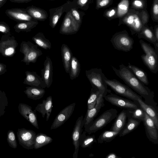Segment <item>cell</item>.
I'll return each mask as SVG.
<instances>
[{
	"mask_svg": "<svg viewBox=\"0 0 158 158\" xmlns=\"http://www.w3.org/2000/svg\"><path fill=\"white\" fill-rule=\"evenodd\" d=\"M26 77L23 83L31 86L45 88L46 84L42 77L35 72L27 71L25 72Z\"/></svg>",
	"mask_w": 158,
	"mask_h": 158,
	"instance_id": "obj_21",
	"label": "cell"
},
{
	"mask_svg": "<svg viewBox=\"0 0 158 158\" xmlns=\"http://www.w3.org/2000/svg\"><path fill=\"white\" fill-rule=\"evenodd\" d=\"M8 105V99L6 93L4 91L0 90V118L5 113V109Z\"/></svg>",
	"mask_w": 158,
	"mask_h": 158,
	"instance_id": "obj_41",
	"label": "cell"
},
{
	"mask_svg": "<svg viewBox=\"0 0 158 158\" xmlns=\"http://www.w3.org/2000/svg\"><path fill=\"white\" fill-rule=\"evenodd\" d=\"M7 71L6 65L0 62V75L4 74Z\"/></svg>",
	"mask_w": 158,
	"mask_h": 158,
	"instance_id": "obj_50",
	"label": "cell"
},
{
	"mask_svg": "<svg viewBox=\"0 0 158 158\" xmlns=\"http://www.w3.org/2000/svg\"><path fill=\"white\" fill-rule=\"evenodd\" d=\"M106 158H120L114 153L111 152L108 154L106 157Z\"/></svg>",
	"mask_w": 158,
	"mask_h": 158,
	"instance_id": "obj_52",
	"label": "cell"
},
{
	"mask_svg": "<svg viewBox=\"0 0 158 158\" xmlns=\"http://www.w3.org/2000/svg\"><path fill=\"white\" fill-rule=\"evenodd\" d=\"M18 44L13 35L3 34L0 40V53L5 57H12Z\"/></svg>",
	"mask_w": 158,
	"mask_h": 158,
	"instance_id": "obj_9",
	"label": "cell"
},
{
	"mask_svg": "<svg viewBox=\"0 0 158 158\" xmlns=\"http://www.w3.org/2000/svg\"><path fill=\"white\" fill-rule=\"evenodd\" d=\"M101 93H102L103 94L104 97V94L102 91L92 87L90 91V95L87 100V106L96 103L97 99Z\"/></svg>",
	"mask_w": 158,
	"mask_h": 158,
	"instance_id": "obj_42",
	"label": "cell"
},
{
	"mask_svg": "<svg viewBox=\"0 0 158 158\" xmlns=\"http://www.w3.org/2000/svg\"><path fill=\"white\" fill-rule=\"evenodd\" d=\"M24 92L29 98L37 100L42 98L44 95L45 91L44 88L28 86L26 87Z\"/></svg>",
	"mask_w": 158,
	"mask_h": 158,
	"instance_id": "obj_29",
	"label": "cell"
},
{
	"mask_svg": "<svg viewBox=\"0 0 158 158\" xmlns=\"http://www.w3.org/2000/svg\"><path fill=\"white\" fill-rule=\"evenodd\" d=\"M32 39L38 46L43 49L48 50L51 48V43L45 37L43 32L37 33L32 37Z\"/></svg>",
	"mask_w": 158,
	"mask_h": 158,
	"instance_id": "obj_32",
	"label": "cell"
},
{
	"mask_svg": "<svg viewBox=\"0 0 158 158\" xmlns=\"http://www.w3.org/2000/svg\"><path fill=\"white\" fill-rule=\"evenodd\" d=\"M0 32L5 35H11L10 27L7 24L3 21H0Z\"/></svg>",
	"mask_w": 158,
	"mask_h": 158,
	"instance_id": "obj_49",
	"label": "cell"
},
{
	"mask_svg": "<svg viewBox=\"0 0 158 158\" xmlns=\"http://www.w3.org/2000/svg\"><path fill=\"white\" fill-rule=\"evenodd\" d=\"M146 136L148 139L153 143H158V129L153 120L145 113L143 121Z\"/></svg>",
	"mask_w": 158,
	"mask_h": 158,
	"instance_id": "obj_17",
	"label": "cell"
},
{
	"mask_svg": "<svg viewBox=\"0 0 158 158\" xmlns=\"http://www.w3.org/2000/svg\"><path fill=\"white\" fill-rule=\"evenodd\" d=\"M114 48L118 51L128 52L133 49L134 41L124 30L115 33L110 40Z\"/></svg>",
	"mask_w": 158,
	"mask_h": 158,
	"instance_id": "obj_7",
	"label": "cell"
},
{
	"mask_svg": "<svg viewBox=\"0 0 158 158\" xmlns=\"http://www.w3.org/2000/svg\"><path fill=\"white\" fill-rule=\"evenodd\" d=\"M147 0H132L131 2V9L140 11L146 10Z\"/></svg>",
	"mask_w": 158,
	"mask_h": 158,
	"instance_id": "obj_40",
	"label": "cell"
},
{
	"mask_svg": "<svg viewBox=\"0 0 158 158\" xmlns=\"http://www.w3.org/2000/svg\"><path fill=\"white\" fill-rule=\"evenodd\" d=\"M61 53L63 66L66 72L69 73L70 64L73 55L69 48L65 44H63L61 48Z\"/></svg>",
	"mask_w": 158,
	"mask_h": 158,
	"instance_id": "obj_27",
	"label": "cell"
},
{
	"mask_svg": "<svg viewBox=\"0 0 158 158\" xmlns=\"http://www.w3.org/2000/svg\"><path fill=\"white\" fill-rule=\"evenodd\" d=\"M137 102L140 107L153 120L156 128L158 130V115L155 108L152 106L145 103L142 100V98H139Z\"/></svg>",
	"mask_w": 158,
	"mask_h": 158,
	"instance_id": "obj_26",
	"label": "cell"
},
{
	"mask_svg": "<svg viewBox=\"0 0 158 158\" xmlns=\"http://www.w3.org/2000/svg\"><path fill=\"white\" fill-rule=\"evenodd\" d=\"M44 65V68L41 70L42 78L46 87L49 88L53 81V65L51 60L48 56H46Z\"/></svg>",
	"mask_w": 158,
	"mask_h": 158,
	"instance_id": "obj_20",
	"label": "cell"
},
{
	"mask_svg": "<svg viewBox=\"0 0 158 158\" xmlns=\"http://www.w3.org/2000/svg\"><path fill=\"white\" fill-rule=\"evenodd\" d=\"M91 0H73L74 5L78 9L87 10L89 8Z\"/></svg>",
	"mask_w": 158,
	"mask_h": 158,
	"instance_id": "obj_43",
	"label": "cell"
},
{
	"mask_svg": "<svg viewBox=\"0 0 158 158\" xmlns=\"http://www.w3.org/2000/svg\"><path fill=\"white\" fill-rule=\"evenodd\" d=\"M85 75L92 87L97 89L104 94V96L111 92L107 88L104 80V74L100 68H94L85 71Z\"/></svg>",
	"mask_w": 158,
	"mask_h": 158,
	"instance_id": "obj_5",
	"label": "cell"
},
{
	"mask_svg": "<svg viewBox=\"0 0 158 158\" xmlns=\"http://www.w3.org/2000/svg\"><path fill=\"white\" fill-rule=\"evenodd\" d=\"M120 132L111 130L105 131L98 137L97 139L98 142L99 143L110 142L119 135Z\"/></svg>",
	"mask_w": 158,
	"mask_h": 158,
	"instance_id": "obj_35",
	"label": "cell"
},
{
	"mask_svg": "<svg viewBox=\"0 0 158 158\" xmlns=\"http://www.w3.org/2000/svg\"><path fill=\"white\" fill-rule=\"evenodd\" d=\"M52 97L51 96L48 97L44 100L42 103L38 104L35 108V110L42 114L44 118L46 114V121H48L50 117L53 108Z\"/></svg>",
	"mask_w": 158,
	"mask_h": 158,
	"instance_id": "obj_23",
	"label": "cell"
},
{
	"mask_svg": "<svg viewBox=\"0 0 158 158\" xmlns=\"http://www.w3.org/2000/svg\"><path fill=\"white\" fill-rule=\"evenodd\" d=\"M7 140L9 146L11 148L15 149L17 147L15 135L14 131L9 130L7 133Z\"/></svg>",
	"mask_w": 158,
	"mask_h": 158,
	"instance_id": "obj_44",
	"label": "cell"
},
{
	"mask_svg": "<svg viewBox=\"0 0 158 158\" xmlns=\"http://www.w3.org/2000/svg\"><path fill=\"white\" fill-rule=\"evenodd\" d=\"M33 0H10L12 2L17 3H28Z\"/></svg>",
	"mask_w": 158,
	"mask_h": 158,
	"instance_id": "obj_51",
	"label": "cell"
},
{
	"mask_svg": "<svg viewBox=\"0 0 158 158\" xmlns=\"http://www.w3.org/2000/svg\"><path fill=\"white\" fill-rule=\"evenodd\" d=\"M75 105L76 103H73L62 109L55 117L50 129H56L63 124L73 114Z\"/></svg>",
	"mask_w": 158,
	"mask_h": 158,
	"instance_id": "obj_14",
	"label": "cell"
},
{
	"mask_svg": "<svg viewBox=\"0 0 158 158\" xmlns=\"http://www.w3.org/2000/svg\"><path fill=\"white\" fill-rule=\"evenodd\" d=\"M19 52L23 54V57L21 62L25 63L26 65L30 63H34L39 57L43 54L41 51L30 41H22L20 44Z\"/></svg>",
	"mask_w": 158,
	"mask_h": 158,
	"instance_id": "obj_8",
	"label": "cell"
},
{
	"mask_svg": "<svg viewBox=\"0 0 158 158\" xmlns=\"http://www.w3.org/2000/svg\"><path fill=\"white\" fill-rule=\"evenodd\" d=\"M121 24L127 26L132 35L139 33L143 26L140 18L139 11L131 8L124 16L119 19L118 26Z\"/></svg>",
	"mask_w": 158,
	"mask_h": 158,
	"instance_id": "obj_4",
	"label": "cell"
},
{
	"mask_svg": "<svg viewBox=\"0 0 158 158\" xmlns=\"http://www.w3.org/2000/svg\"><path fill=\"white\" fill-rule=\"evenodd\" d=\"M137 35L138 38H143L153 44L155 50L158 52V41L156 39L152 27H149L147 24L143 25Z\"/></svg>",
	"mask_w": 158,
	"mask_h": 158,
	"instance_id": "obj_22",
	"label": "cell"
},
{
	"mask_svg": "<svg viewBox=\"0 0 158 158\" xmlns=\"http://www.w3.org/2000/svg\"><path fill=\"white\" fill-rule=\"evenodd\" d=\"M128 115V110L124 109L116 117V118L110 130L121 131L125 126Z\"/></svg>",
	"mask_w": 158,
	"mask_h": 158,
	"instance_id": "obj_25",
	"label": "cell"
},
{
	"mask_svg": "<svg viewBox=\"0 0 158 158\" xmlns=\"http://www.w3.org/2000/svg\"><path fill=\"white\" fill-rule=\"evenodd\" d=\"M139 15L143 25H147L149 19V15L147 10L139 11Z\"/></svg>",
	"mask_w": 158,
	"mask_h": 158,
	"instance_id": "obj_48",
	"label": "cell"
},
{
	"mask_svg": "<svg viewBox=\"0 0 158 158\" xmlns=\"http://www.w3.org/2000/svg\"><path fill=\"white\" fill-rule=\"evenodd\" d=\"M111 67L116 75L127 85L144 98L145 103L153 106H156L153 92L139 81L127 66L122 64L119 65V69Z\"/></svg>",
	"mask_w": 158,
	"mask_h": 158,
	"instance_id": "obj_1",
	"label": "cell"
},
{
	"mask_svg": "<svg viewBox=\"0 0 158 158\" xmlns=\"http://www.w3.org/2000/svg\"><path fill=\"white\" fill-rule=\"evenodd\" d=\"M104 79L107 85L118 95L135 102H137L139 98H142L128 86L122 84L116 79H108L105 76Z\"/></svg>",
	"mask_w": 158,
	"mask_h": 158,
	"instance_id": "obj_6",
	"label": "cell"
},
{
	"mask_svg": "<svg viewBox=\"0 0 158 158\" xmlns=\"http://www.w3.org/2000/svg\"><path fill=\"white\" fill-rule=\"evenodd\" d=\"M129 4V0H120L117 7V18L120 19L127 13Z\"/></svg>",
	"mask_w": 158,
	"mask_h": 158,
	"instance_id": "obj_37",
	"label": "cell"
},
{
	"mask_svg": "<svg viewBox=\"0 0 158 158\" xmlns=\"http://www.w3.org/2000/svg\"><path fill=\"white\" fill-rule=\"evenodd\" d=\"M154 33L156 40L158 41V25H155L153 30Z\"/></svg>",
	"mask_w": 158,
	"mask_h": 158,
	"instance_id": "obj_53",
	"label": "cell"
},
{
	"mask_svg": "<svg viewBox=\"0 0 158 158\" xmlns=\"http://www.w3.org/2000/svg\"><path fill=\"white\" fill-rule=\"evenodd\" d=\"M72 5V2L67 1L59 7L49 9V25L52 28L56 27L62 14L69 11Z\"/></svg>",
	"mask_w": 158,
	"mask_h": 158,
	"instance_id": "obj_13",
	"label": "cell"
},
{
	"mask_svg": "<svg viewBox=\"0 0 158 158\" xmlns=\"http://www.w3.org/2000/svg\"><path fill=\"white\" fill-rule=\"evenodd\" d=\"M127 67L131 71L136 77L145 85L149 84L148 75L146 72L141 68L128 63Z\"/></svg>",
	"mask_w": 158,
	"mask_h": 158,
	"instance_id": "obj_31",
	"label": "cell"
},
{
	"mask_svg": "<svg viewBox=\"0 0 158 158\" xmlns=\"http://www.w3.org/2000/svg\"><path fill=\"white\" fill-rule=\"evenodd\" d=\"M38 21H27L18 22L14 27L15 31L18 33L20 32H30L38 24Z\"/></svg>",
	"mask_w": 158,
	"mask_h": 158,
	"instance_id": "obj_30",
	"label": "cell"
},
{
	"mask_svg": "<svg viewBox=\"0 0 158 158\" xmlns=\"http://www.w3.org/2000/svg\"><path fill=\"white\" fill-rule=\"evenodd\" d=\"M81 66L77 59L74 56H72L71 60L69 72L70 79L73 80L77 77L80 73Z\"/></svg>",
	"mask_w": 158,
	"mask_h": 158,
	"instance_id": "obj_34",
	"label": "cell"
},
{
	"mask_svg": "<svg viewBox=\"0 0 158 158\" xmlns=\"http://www.w3.org/2000/svg\"><path fill=\"white\" fill-rule=\"evenodd\" d=\"M117 113V110L115 109L111 108L105 111L96 119L84 126L85 131L89 135L96 132L115 118Z\"/></svg>",
	"mask_w": 158,
	"mask_h": 158,
	"instance_id": "obj_3",
	"label": "cell"
},
{
	"mask_svg": "<svg viewBox=\"0 0 158 158\" xmlns=\"http://www.w3.org/2000/svg\"><path fill=\"white\" fill-rule=\"evenodd\" d=\"M7 0H0V8L6 3Z\"/></svg>",
	"mask_w": 158,
	"mask_h": 158,
	"instance_id": "obj_54",
	"label": "cell"
},
{
	"mask_svg": "<svg viewBox=\"0 0 158 158\" xmlns=\"http://www.w3.org/2000/svg\"><path fill=\"white\" fill-rule=\"evenodd\" d=\"M152 20L158 22V0H153L151 10Z\"/></svg>",
	"mask_w": 158,
	"mask_h": 158,
	"instance_id": "obj_46",
	"label": "cell"
},
{
	"mask_svg": "<svg viewBox=\"0 0 158 158\" xmlns=\"http://www.w3.org/2000/svg\"><path fill=\"white\" fill-rule=\"evenodd\" d=\"M104 98L111 104L127 110H132L140 107L137 102L110 93Z\"/></svg>",
	"mask_w": 158,
	"mask_h": 158,
	"instance_id": "obj_10",
	"label": "cell"
},
{
	"mask_svg": "<svg viewBox=\"0 0 158 158\" xmlns=\"http://www.w3.org/2000/svg\"><path fill=\"white\" fill-rule=\"evenodd\" d=\"M113 2V0H96V9L98 10L107 7L111 5Z\"/></svg>",
	"mask_w": 158,
	"mask_h": 158,
	"instance_id": "obj_47",
	"label": "cell"
},
{
	"mask_svg": "<svg viewBox=\"0 0 158 158\" xmlns=\"http://www.w3.org/2000/svg\"><path fill=\"white\" fill-rule=\"evenodd\" d=\"M85 131L81 133L79 141V145L82 148H85L90 147L94 143L97 142L95 135H86Z\"/></svg>",
	"mask_w": 158,
	"mask_h": 158,
	"instance_id": "obj_36",
	"label": "cell"
},
{
	"mask_svg": "<svg viewBox=\"0 0 158 158\" xmlns=\"http://www.w3.org/2000/svg\"><path fill=\"white\" fill-rule=\"evenodd\" d=\"M25 9L32 18L38 21H44L48 17L47 12L40 7L32 5Z\"/></svg>",
	"mask_w": 158,
	"mask_h": 158,
	"instance_id": "obj_24",
	"label": "cell"
},
{
	"mask_svg": "<svg viewBox=\"0 0 158 158\" xmlns=\"http://www.w3.org/2000/svg\"><path fill=\"white\" fill-rule=\"evenodd\" d=\"M17 134L19 143L22 147L27 149L34 148L36 135L34 131L25 128H19Z\"/></svg>",
	"mask_w": 158,
	"mask_h": 158,
	"instance_id": "obj_12",
	"label": "cell"
},
{
	"mask_svg": "<svg viewBox=\"0 0 158 158\" xmlns=\"http://www.w3.org/2000/svg\"><path fill=\"white\" fill-rule=\"evenodd\" d=\"M20 114L31 125L37 129H39L36 114L31 107L24 103H20L18 106Z\"/></svg>",
	"mask_w": 158,
	"mask_h": 158,
	"instance_id": "obj_18",
	"label": "cell"
},
{
	"mask_svg": "<svg viewBox=\"0 0 158 158\" xmlns=\"http://www.w3.org/2000/svg\"><path fill=\"white\" fill-rule=\"evenodd\" d=\"M46 0L54 1V0Z\"/></svg>",
	"mask_w": 158,
	"mask_h": 158,
	"instance_id": "obj_55",
	"label": "cell"
},
{
	"mask_svg": "<svg viewBox=\"0 0 158 158\" xmlns=\"http://www.w3.org/2000/svg\"><path fill=\"white\" fill-rule=\"evenodd\" d=\"M52 141L51 137L44 133L38 134L35 137L34 148L36 149L42 148L51 143Z\"/></svg>",
	"mask_w": 158,
	"mask_h": 158,
	"instance_id": "obj_33",
	"label": "cell"
},
{
	"mask_svg": "<svg viewBox=\"0 0 158 158\" xmlns=\"http://www.w3.org/2000/svg\"><path fill=\"white\" fill-rule=\"evenodd\" d=\"M83 117L82 115L79 116L76 121L72 134L73 144L74 147V151L73 154V158H77L80 146L79 141L82 132V128L84 126Z\"/></svg>",
	"mask_w": 158,
	"mask_h": 158,
	"instance_id": "obj_15",
	"label": "cell"
},
{
	"mask_svg": "<svg viewBox=\"0 0 158 158\" xmlns=\"http://www.w3.org/2000/svg\"><path fill=\"white\" fill-rule=\"evenodd\" d=\"M81 26L75 21L70 10L66 13L60 26V34L70 35L76 34L79 30Z\"/></svg>",
	"mask_w": 158,
	"mask_h": 158,
	"instance_id": "obj_11",
	"label": "cell"
},
{
	"mask_svg": "<svg viewBox=\"0 0 158 158\" xmlns=\"http://www.w3.org/2000/svg\"><path fill=\"white\" fill-rule=\"evenodd\" d=\"M139 43L144 52L141 56L143 62L152 73H156L158 71V52L143 40H140Z\"/></svg>",
	"mask_w": 158,
	"mask_h": 158,
	"instance_id": "obj_2",
	"label": "cell"
},
{
	"mask_svg": "<svg viewBox=\"0 0 158 158\" xmlns=\"http://www.w3.org/2000/svg\"><path fill=\"white\" fill-rule=\"evenodd\" d=\"M5 13L9 18L17 22L36 20L27 12L25 8L8 9L5 11Z\"/></svg>",
	"mask_w": 158,
	"mask_h": 158,
	"instance_id": "obj_16",
	"label": "cell"
},
{
	"mask_svg": "<svg viewBox=\"0 0 158 158\" xmlns=\"http://www.w3.org/2000/svg\"><path fill=\"white\" fill-rule=\"evenodd\" d=\"M74 5L72 2V5L69 10L70 11L75 21L79 24L81 26L83 17L85 15V13L83 11L79 10Z\"/></svg>",
	"mask_w": 158,
	"mask_h": 158,
	"instance_id": "obj_38",
	"label": "cell"
},
{
	"mask_svg": "<svg viewBox=\"0 0 158 158\" xmlns=\"http://www.w3.org/2000/svg\"><path fill=\"white\" fill-rule=\"evenodd\" d=\"M104 95L102 93H101L97 99L94 107L91 109L87 110L85 117L83 118L84 126L88 124L94 120L101 108L104 106Z\"/></svg>",
	"mask_w": 158,
	"mask_h": 158,
	"instance_id": "obj_19",
	"label": "cell"
},
{
	"mask_svg": "<svg viewBox=\"0 0 158 158\" xmlns=\"http://www.w3.org/2000/svg\"><path fill=\"white\" fill-rule=\"evenodd\" d=\"M117 7H112L104 11L103 16L109 20L117 18Z\"/></svg>",
	"mask_w": 158,
	"mask_h": 158,
	"instance_id": "obj_45",
	"label": "cell"
},
{
	"mask_svg": "<svg viewBox=\"0 0 158 158\" xmlns=\"http://www.w3.org/2000/svg\"><path fill=\"white\" fill-rule=\"evenodd\" d=\"M127 119V121L125 126L118 135L120 137L123 136L133 131L138 127L141 122L140 120L132 118L128 112Z\"/></svg>",
	"mask_w": 158,
	"mask_h": 158,
	"instance_id": "obj_28",
	"label": "cell"
},
{
	"mask_svg": "<svg viewBox=\"0 0 158 158\" xmlns=\"http://www.w3.org/2000/svg\"><path fill=\"white\" fill-rule=\"evenodd\" d=\"M129 114L133 118L143 121L145 112L140 107L132 110H127Z\"/></svg>",
	"mask_w": 158,
	"mask_h": 158,
	"instance_id": "obj_39",
	"label": "cell"
}]
</instances>
